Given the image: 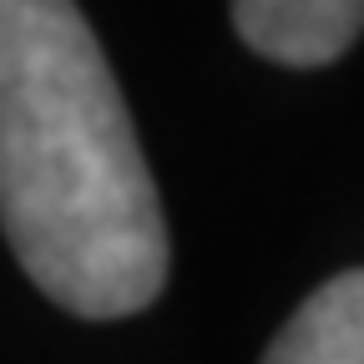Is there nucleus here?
<instances>
[{
    "instance_id": "nucleus-1",
    "label": "nucleus",
    "mask_w": 364,
    "mask_h": 364,
    "mask_svg": "<svg viewBox=\"0 0 364 364\" xmlns=\"http://www.w3.org/2000/svg\"><path fill=\"white\" fill-rule=\"evenodd\" d=\"M0 228L31 284L76 318L142 314L167 284L157 182L66 0H0Z\"/></svg>"
},
{
    "instance_id": "nucleus-2",
    "label": "nucleus",
    "mask_w": 364,
    "mask_h": 364,
    "mask_svg": "<svg viewBox=\"0 0 364 364\" xmlns=\"http://www.w3.org/2000/svg\"><path fill=\"white\" fill-rule=\"evenodd\" d=\"M238 36L279 66H329L364 31V0H238Z\"/></svg>"
},
{
    "instance_id": "nucleus-3",
    "label": "nucleus",
    "mask_w": 364,
    "mask_h": 364,
    "mask_svg": "<svg viewBox=\"0 0 364 364\" xmlns=\"http://www.w3.org/2000/svg\"><path fill=\"white\" fill-rule=\"evenodd\" d=\"M263 364H364V268L314 289L273 334Z\"/></svg>"
}]
</instances>
